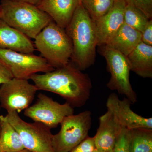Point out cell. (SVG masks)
<instances>
[{
    "instance_id": "cell-1",
    "label": "cell",
    "mask_w": 152,
    "mask_h": 152,
    "mask_svg": "<svg viewBox=\"0 0 152 152\" xmlns=\"http://www.w3.org/2000/svg\"><path fill=\"white\" fill-rule=\"evenodd\" d=\"M30 80L38 91L59 95L73 107H80L89 99L92 86L87 74L71 61L67 64L48 72L37 74Z\"/></svg>"
},
{
    "instance_id": "cell-2",
    "label": "cell",
    "mask_w": 152,
    "mask_h": 152,
    "mask_svg": "<svg viewBox=\"0 0 152 152\" xmlns=\"http://www.w3.org/2000/svg\"><path fill=\"white\" fill-rule=\"evenodd\" d=\"M65 30L72 44L71 61L84 71L94 63L97 44L94 21L81 2Z\"/></svg>"
},
{
    "instance_id": "cell-3",
    "label": "cell",
    "mask_w": 152,
    "mask_h": 152,
    "mask_svg": "<svg viewBox=\"0 0 152 152\" xmlns=\"http://www.w3.org/2000/svg\"><path fill=\"white\" fill-rule=\"evenodd\" d=\"M0 6V19L30 39H34L53 20L37 6L31 4L2 0Z\"/></svg>"
},
{
    "instance_id": "cell-4",
    "label": "cell",
    "mask_w": 152,
    "mask_h": 152,
    "mask_svg": "<svg viewBox=\"0 0 152 152\" xmlns=\"http://www.w3.org/2000/svg\"><path fill=\"white\" fill-rule=\"evenodd\" d=\"M34 39V45L49 64L57 69L67 64L72 54V44L65 29L53 21Z\"/></svg>"
},
{
    "instance_id": "cell-5",
    "label": "cell",
    "mask_w": 152,
    "mask_h": 152,
    "mask_svg": "<svg viewBox=\"0 0 152 152\" xmlns=\"http://www.w3.org/2000/svg\"><path fill=\"white\" fill-rule=\"evenodd\" d=\"M92 124L91 113L86 110L65 117L61 129L53 134L52 143L54 152H70L88 137Z\"/></svg>"
},
{
    "instance_id": "cell-6",
    "label": "cell",
    "mask_w": 152,
    "mask_h": 152,
    "mask_svg": "<svg viewBox=\"0 0 152 152\" xmlns=\"http://www.w3.org/2000/svg\"><path fill=\"white\" fill-rule=\"evenodd\" d=\"M100 47L101 54L105 59L111 74L107 87L125 96L131 103H135L137 98L130 81L131 69L126 56L107 45Z\"/></svg>"
},
{
    "instance_id": "cell-7",
    "label": "cell",
    "mask_w": 152,
    "mask_h": 152,
    "mask_svg": "<svg viewBox=\"0 0 152 152\" xmlns=\"http://www.w3.org/2000/svg\"><path fill=\"white\" fill-rule=\"evenodd\" d=\"M6 116L19 133L25 149L31 152H54L51 129L42 123L27 122L15 112L8 113Z\"/></svg>"
},
{
    "instance_id": "cell-8",
    "label": "cell",
    "mask_w": 152,
    "mask_h": 152,
    "mask_svg": "<svg viewBox=\"0 0 152 152\" xmlns=\"http://www.w3.org/2000/svg\"><path fill=\"white\" fill-rule=\"evenodd\" d=\"M0 62L17 79L28 80L35 74L55 69L42 56L5 49H0Z\"/></svg>"
},
{
    "instance_id": "cell-9",
    "label": "cell",
    "mask_w": 152,
    "mask_h": 152,
    "mask_svg": "<svg viewBox=\"0 0 152 152\" xmlns=\"http://www.w3.org/2000/svg\"><path fill=\"white\" fill-rule=\"evenodd\" d=\"M74 113V108L66 102L60 104L42 93L38 94L35 103L24 110L25 116L50 129L57 127L65 117Z\"/></svg>"
},
{
    "instance_id": "cell-10",
    "label": "cell",
    "mask_w": 152,
    "mask_h": 152,
    "mask_svg": "<svg viewBox=\"0 0 152 152\" xmlns=\"http://www.w3.org/2000/svg\"><path fill=\"white\" fill-rule=\"evenodd\" d=\"M37 88L28 80L13 78L0 87V107L8 113H18L28 107L35 97Z\"/></svg>"
},
{
    "instance_id": "cell-11",
    "label": "cell",
    "mask_w": 152,
    "mask_h": 152,
    "mask_svg": "<svg viewBox=\"0 0 152 152\" xmlns=\"http://www.w3.org/2000/svg\"><path fill=\"white\" fill-rule=\"evenodd\" d=\"M131 103L126 98L120 99L116 94L112 93L107 99L106 107L123 127L128 129H152V118H145L136 113L131 109Z\"/></svg>"
},
{
    "instance_id": "cell-12",
    "label": "cell",
    "mask_w": 152,
    "mask_h": 152,
    "mask_svg": "<svg viewBox=\"0 0 152 152\" xmlns=\"http://www.w3.org/2000/svg\"><path fill=\"white\" fill-rule=\"evenodd\" d=\"M126 5L124 0H115L107 13L94 21L97 46L105 45L124 23Z\"/></svg>"
},
{
    "instance_id": "cell-13",
    "label": "cell",
    "mask_w": 152,
    "mask_h": 152,
    "mask_svg": "<svg viewBox=\"0 0 152 152\" xmlns=\"http://www.w3.org/2000/svg\"><path fill=\"white\" fill-rule=\"evenodd\" d=\"M99 123V128L94 137L96 148L99 151H112L124 127L108 110L100 117Z\"/></svg>"
},
{
    "instance_id": "cell-14",
    "label": "cell",
    "mask_w": 152,
    "mask_h": 152,
    "mask_svg": "<svg viewBox=\"0 0 152 152\" xmlns=\"http://www.w3.org/2000/svg\"><path fill=\"white\" fill-rule=\"evenodd\" d=\"M81 0H42L37 6L60 27L65 29Z\"/></svg>"
},
{
    "instance_id": "cell-15",
    "label": "cell",
    "mask_w": 152,
    "mask_h": 152,
    "mask_svg": "<svg viewBox=\"0 0 152 152\" xmlns=\"http://www.w3.org/2000/svg\"><path fill=\"white\" fill-rule=\"evenodd\" d=\"M0 49L33 53L35 50L31 39L0 19Z\"/></svg>"
},
{
    "instance_id": "cell-16",
    "label": "cell",
    "mask_w": 152,
    "mask_h": 152,
    "mask_svg": "<svg viewBox=\"0 0 152 152\" xmlns=\"http://www.w3.org/2000/svg\"><path fill=\"white\" fill-rule=\"evenodd\" d=\"M126 57L131 71L143 78H152V46L141 42Z\"/></svg>"
},
{
    "instance_id": "cell-17",
    "label": "cell",
    "mask_w": 152,
    "mask_h": 152,
    "mask_svg": "<svg viewBox=\"0 0 152 152\" xmlns=\"http://www.w3.org/2000/svg\"><path fill=\"white\" fill-rule=\"evenodd\" d=\"M142 33L123 24L105 45L127 56L141 42Z\"/></svg>"
},
{
    "instance_id": "cell-18",
    "label": "cell",
    "mask_w": 152,
    "mask_h": 152,
    "mask_svg": "<svg viewBox=\"0 0 152 152\" xmlns=\"http://www.w3.org/2000/svg\"><path fill=\"white\" fill-rule=\"evenodd\" d=\"M0 151L19 152L25 149L19 133L6 116H0Z\"/></svg>"
},
{
    "instance_id": "cell-19",
    "label": "cell",
    "mask_w": 152,
    "mask_h": 152,
    "mask_svg": "<svg viewBox=\"0 0 152 152\" xmlns=\"http://www.w3.org/2000/svg\"><path fill=\"white\" fill-rule=\"evenodd\" d=\"M130 152H152V129H129Z\"/></svg>"
},
{
    "instance_id": "cell-20",
    "label": "cell",
    "mask_w": 152,
    "mask_h": 152,
    "mask_svg": "<svg viewBox=\"0 0 152 152\" xmlns=\"http://www.w3.org/2000/svg\"><path fill=\"white\" fill-rule=\"evenodd\" d=\"M81 1L94 21L107 13L113 7L115 0H81Z\"/></svg>"
},
{
    "instance_id": "cell-21",
    "label": "cell",
    "mask_w": 152,
    "mask_h": 152,
    "mask_svg": "<svg viewBox=\"0 0 152 152\" xmlns=\"http://www.w3.org/2000/svg\"><path fill=\"white\" fill-rule=\"evenodd\" d=\"M149 20L139 9L126 4L124 14V23L142 33Z\"/></svg>"
},
{
    "instance_id": "cell-22",
    "label": "cell",
    "mask_w": 152,
    "mask_h": 152,
    "mask_svg": "<svg viewBox=\"0 0 152 152\" xmlns=\"http://www.w3.org/2000/svg\"><path fill=\"white\" fill-rule=\"evenodd\" d=\"M129 129L124 127L114 146V152H130Z\"/></svg>"
},
{
    "instance_id": "cell-23",
    "label": "cell",
    "mask_w": 152,
    "mask_h": 152,
    "mask_svg": "<svg viewBox=\"0 0 152 152\" xmlns=\"http://www.w3.org/2000/svg\"><path fill=\"white\" fill-rule=\"evenodd\" d=\"M126 4L131 5L142 11L146 16L151 20L152 0H124Z\"/></svg>"
},
{
    "instance_id": "cell-24",
    "label": "cell",
    "mask_w": 152,
    "mask_h": 152,
    "mask_svg": "<svg viewBox=\"0 0 152 152\" xmlns=\"http://www.w3.org/2000/svg\"><path fill=\"white\" fill-rule=\"evenodd\" d=\"M96 150L94 137L88 136L70 152H95Z\"/></svg>"
},
{
    "instance_id": "cell-25",
    "label": "cell",
    "mask_w": 152,
    "mask_h": 152,
    "mask_svg": "<svg viewBox=\"0 0 152 152\" xmlns=\"http://www.w3.org/2000/svg\"><path fill=\"white\" fill-rule=\"evenodd\" d=\"M142 33L141 42L152 46V20H150Z\"/></svg>"
},
{
    "instance_id": "cell-26",
    "label": "cell",
    "mask_w": 152,
    "mask_h": 152,
    "mask_svg": "<svg viewBox=\"0 0 152 152\" xmlns=\"http://www.w3.org/2000/svg\"><path fill=\"white\" fill-rule=\"evenodd\" d=\"M13 78L10 71L0 62V85L8 82Z\"/></svg>"
},
{
    "instance_id": "cell-27",
    "label": "cell",
    "mask_w": 152,
    "mask_h": 152,
    "mask_svg": "<svg viewBox=\"0 0 152 152\" xmlns=\"http://www.w3.org/2000/svg\"><path fill=\"white\" fill-rule=\"evenodd\" d=\"M8 1H17L23 2L28 4H31L37 6L39 4L42 0H8Z\"/></svg>"
},
{
    "instance_id": "cell-28",
    "label": "cell",
    "mask_w": 152,
    "mask_h": 152,
    "mask_svg": "<svg viewBox=\"0 0 152 152\" xmlns=\"http://www.w3.org/2000/svg\"><path fill=\"white\" fill-rule=\"evenodd\" d=\"M95 152H114L113 150L109 151H99V150H96Z\"/></svg>"
},
{
    "instance_id": "cell-29",
    "label": "cell",
    "mask_w": 152,
    "mask_h": 152,
    "mask_svg": "<svg viewBox=\"0 0 152 152\" xmlns=\"http://www.w3.org/2000/svg\"><path fill=\"white\" fill-rule=\"evenodd\" d=\"M19 152H31L29 151H28L26 149H24L23 150V151H20Z\"/></svg>"
},
{
    "instance_id": "cell-30",
    "label": "cell",
    "mask_w": 152,
    "mask_h": 152,
    "mask_svg": "<svg viewBox=\"0 0 152 152\" xmlns=\"http://www.w3.org/2000/svg\"><path fill=\"white\" fill-rule=\"evenodd\" d=\"M0 10H1V6H0Z\"/></svg>"
},
{
    "instance_id": "cell-31",
    "label": "cell",
    "mask_w": 152,
    "mask_h": 152,
    "mask_svg": "<svg viewBox=\"0 0 152 152\" xmlns=\"http://www.w3.org/2000/svg\"><path fill=\"white\" fill-rule=\"evenodd\" d=\"M0 152H1V151H0Z\"/></svg>"
}]
</instances>
